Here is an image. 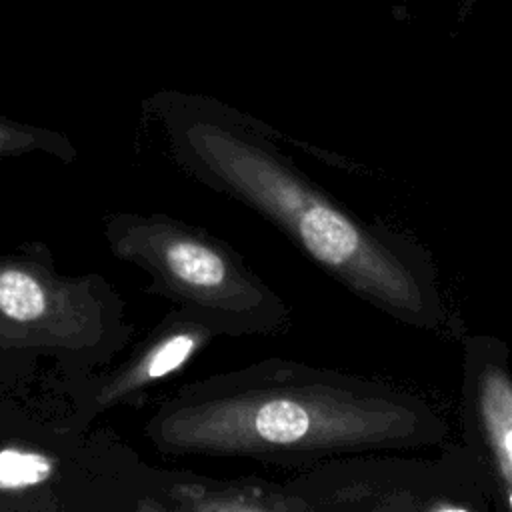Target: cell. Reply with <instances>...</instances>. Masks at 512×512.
<instances>
[{"label": "cell", "mask_w": 512, "mask_h": 512, "mask_svg": "<svg viewBox=\"0 0 512 512\" xmlns=\"http://www.w3.org/2000/svg\"><path fill=\"white\" fill-rule=\"evenodd\" d=\"M150 114L188 178L270 222L324 274L394 322L446 328L432 254L410 234L336 200L284 152L282 134L206 98H166Z\"/></svg>", "instance_id": "6da1fadb"}, {"label": "cell", "mask_w": 512, "mask_h": 512, "mask_svg": "<svg viewBox=\"0 0 512 512\" xmlns=\"http://www.w3.org/2000/svg\"><path fill=\"white\" fill-rule=\"evenodd\" d=\"M448 434L444 414L410 390L286 358L188 382L144 424V438L168 456L294 470L350 454L432 448Z\"/></svg>", "instance_id": "7a4b0ae2"}, {"label": "cell", "mask_w": 512, "mask_h": 512, "mask_svg": "<svg viewBox=\"0 0 512 512\" xmlns=\"http://www.w3.org/2000/svg\"><path fill=\"white\" fill-rule=\"evenodd\" d=\"M160 476L112 428L0 386V512H156Z\"/></svg>", "instance_id": "3957f363"}, {"label": "cell", "mask_w": 512, "mask_h": 512, "mask_svg": "<svg viewBox=\"0 0 512 512\" xmlns=\"http://www.w3.org/2000/svg\"><path fill=\"white\" fill-rule=\"evenodd\" d=\"M132 334L126 304L102 274L60 272L42 240L0 250V386L24 392L38 378L102 370Z\"/></svg>", "instance_id": "277c9868"}, {"label": "cell", "mask_w": 512, "mask_h": 512, "mask_svg": "<svg viewBox=\"0 0 512 512\" xmlns=\"http://www.w3.org/2000/svg\"><path fill=\"white\" fill-rule=\"evenodd\" d=\"M102 232L112 256L140 268L146 292L188 308L222 338L270 336L290 328L286 300L222 238L164 212H110Z\"/></svg>", "instance_id": "5b68a950"}, {"label": "cell", "mask_w": 512, "mask_h": 512, "mask_svg": "<svg viewBox=\"0 0 512 512\" xmlns=\"http://www.w3.org/2000/svg\"><path fill=\"white\" fill-rule=\"evenodd\" d=\"M306 512H486L482 470L462 444L434 458L366 452L338 456L282 482Z\"/></svg>", "instance_id": "8992f818"}, {"label": "cell", "mask_w": 512, "mask_h": 512, "mask_svg": "<svg viewBox=\"0 0 512 512\" xmlns=\"http://www.w3.org/2000/svg\"><path fill=\"white\" fill-rule=\"evenodd\" d=\"M216 338L222 334L214 324L188 308L174 306L118 364L42 384L72 420L80 426H92L116 408L140 406L152 388L180 372Z\"/></svg>", "instance_id": "52a82bcc"}, {"label": "cell", "mask_w": 512, "mask_h": 512, "mask_svg": "<svg viewBox=\"0 0 512 512\" xmlns=\"http://www.w3.org/2000/svg\"><path fill=\"white\" fill-rule=\"evenodd\" d=\"M460 426L492 506L512 510V364L510 348L498 336L464 338Z\"/></svg>", "instance_id": "ba28073f"}, {"label": "cell", "mask_w": 512, "mask_h": 512, "mask_svg": "<svg viewBox=\"0 0 512 512\" xmlns=\"http://www.w3.org/2000/svg\"><path fill=\"white\" fill-rule=\"evenodd\" d=\"M156 512H306L282 482L164 468Z\"/></svg>", "instance_id": "9c48e42d"}, {"label": "cell", "mask_w": 512, "mask_h": 512, "mask_svg": "<svg viewBox=\"0 0 512 512\" xmlns=\"http://www.w3.org/2000/svg\"><path fill=\"white\" fill-rule=\"evenodd\" d=\"M30 154H44L62 164H72L78 158L76 146L62 132L0 116V164Z\"/></svg>", "instance_id": "30bf717a"}]
</instances>
